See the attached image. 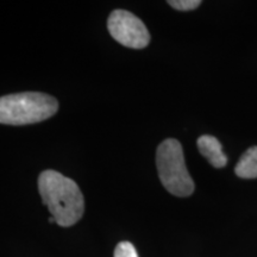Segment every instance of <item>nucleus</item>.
I'll list each match as a JSON object with an SVG mask.
<instances>
[{
    "label": "nucleus",
    "mask_w": 257,
    "mask_h": 257,
    "mask_svg": "<svg viewBox=\"0 0 257 257\" xmlns=\"http://www.w3.org/2000/svg\"><path fill=\"white\" fill-rule=\"evenodd\" d=\"M38 191L55 223L68 227L81 219L83 195L78 184L56 170H44L38 176Z\"/></svg>",
    "instance_id": "f257e3e1"
},
{
    "label": "nucleus",
    "mask_w": 257,
    "mask_h": 257,
    "mask_svg": "<svg viewBox=\"0 0 257 257\" xmlns=\"http://www.w3.org/2000/svg\"><path fill=\"white\" fill-rule=\"evenodd\" d=\"M59 110L54 96L40 92H24L0 98V124L28 125L53 117Z\"/></svg>",
    "instance_id": "f03ea898"
},
{
    "label": "nucleus",
    "mask_w": 257,
    "mask_h": 257,
    "mask_svg": "<svg viewBox=\"0 0 257 257\" xmlns=\"http://www.w3.org/2000/svg\"><path fill=\"white\" fill-rule=\"evenodd\" d=\"M156 166L161 182L175 197H189L194 192V182L185 163L184 150L179 141L168 138L157 148Z\"/></svg>",
    "instance_id": "7ed1b4c3"
},
{
    "label": "nucleus",
    "mask_w": 257,
    "mask_h": 257,
    "mask_svg": "<svg viewBox=\"0 0 257 257\" xmlns=\"http://www.w3.org/2000/svg\"><path fill=\"white\" fill-rule=\"evenodd\" d=\"M107 29L118 43L133 49H143L150 42V34L140 18L125 10H114L107 19Z\"/></svg>",
    "instance_id": "20e7f679"
},
{
    "label": "nucleus",
    "mask_w": 257,
    "mask_h": 257,
    "mask_svg": "<svg viewBox=\"0 0 257 257\" xmlns=\"http://www.w3.org/2000/svg\"><path fill=\"white\" fill-rule=\"evenodd\" d=\"M198 149L202 156L214 168H223L227 163V157L223 153V147L216 137L204 135L198 138Z\"/></svg>",
    "instance_id": "39448f33"
},
{
    "label": "nucleus",
    "mask_w": 257,
    "mask_h": 257,
    "mask_svg": "<svg viewBox=\"0 0 257 257\" xmlns=\"http://www.w3.org/2000/svg\"><path fill=\"white\" fill-rule=\"evenodd\" d=\"M234 173L240 179L257 178V147H251L240 156L234 167Z\"/></svg>",
    "instance_id": "423d86ee"
},
{
    "label": "nucleus",
    "mask_w": 257,
    "mask_h": 257,
    "mask_svg": "<svg viewBox=\"0 0 257 257\" xmlns=\"http://www.w3.org/2000/svg\"><path fill=\"white\" fill-rule=\"evenodd\" d=\"M113 257H138V253L130 242H120L115 246Z\"/></svg>",
    "instance_id": "0eeeda50"
},
{
    "label": "nucleus",
    "mask_w": 257,
    "mask_h": 257,
    "mask_svg": "<svg viewBox=\"0 0 257 257\" xmlns=\"http://www.w3.org/2000/svg\"><path fill=\"white\" fill-rule=\"evenodd\" d=\"M168 4L179 11H192L199 8L201 2L200 0H169Z\"/></svg>",
    "instance_id": "6e6552de"
},
{
    "label": "nucleus",
    "mask_w": 257,
    "mask_h": 257,
    "mask_svg": "<svg viewBox=\"0 0 257 257\" xmlns=\"http://www.w3.org/2000/svg\"><path fill=\"white\" fill-rule=\"evenodd\" d=\"M49 221H50V223H55V219H54L53 217H50V218H49Z\"/></svg>",
    "instance_id": "1a4fd4ad"
}]
</instances>
